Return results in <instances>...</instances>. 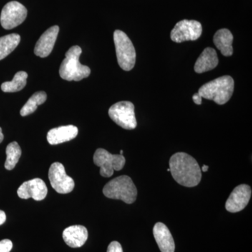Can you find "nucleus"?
<instances>
[{"label":"nucleus","mask_w":252,"mask_h":252,"mask_svg":"<svg viewBox=\"0 0 252 252\" xmlns=\"http://www.w3.org/2000/svg\"><path fill=\"white\" fill-rule=\"evenodd\" d=\"M28 74L21 71L15 74L11 81H6L1 86V89L5 93H15L22 90L27 84Z\"/></svg>","instance_id":"obj_20"},{"label":"nucleus","mask_w":252,"mask_h":252,"mask_svg":"<svg viewBox=\"0 0 252 252\" xmlns=\"http://www.w3.org/2000/svg\"><path fill=\"white\" fill-rule=\"evenodd\" d=\"M167 172H170V168H169V169H167Z\"/></svg>","instance_id":"obj_30"},{"label":"nucleus","mask_w":252,"mask_h":252,"mask_svg":"<svg viewBox=\"0 0 252 252\" xmlns=\"http://www.w3.org/2000/svg\"><path fill=\"white\" fill-rule=\"evenodd\" d=\"M169 165L172 177L180 185L196 187L201 181V169L196 160L189 154L184 152L174 154Z\"/></svg>","instance_id":"obj_1"},{"label":"nucleus","mask_w":252,"mask_h":252,"mask_svg":"<svg viewBox=\"0 0 252 252\" xmlns=\"http://www.w3.org/2000/svg\"><path fill=\"white\" fill-rule=\"evenodd\" d=\"M89 233L86 227L74 225L65 228L63 233V238L68 246L72 248L82 247L87 240Z\"/></svg>","instance_id":"obj_14"},{"label":"nucleus","mask_w":252,"mask_h":252,"mask_svg":"<svg viewBox=\"0 0 252 252\" xmlns=\"http://www.w3.org/2000/svg\"><path fill=\"white\" fill-rule=\"evenodd\" d=\"M3 140H4V135L2 133V130H1V127H0V143L2 142Z\"/></svg>","instance_id":"obj_27"},{"label":"nucleus","mask_w":252,"mask_h":252,"mask_svg":"<svg viewBox=\"0 0 252 252\" xmlns=\"http://www.w3.org/2000/svg\"><path fill=\"white\" fill-rule=\"evenodd\" d=\"M77 127L72 125L61 126L51 129L47 134V140L51 145L64 143L75 138L78 135Z\"/></svg>","instance_id":"obj_16"},{"label":"nucleus","mask_w":252,"mask_h":252,"mask_svg":"<svg viewBox=\"0 0 252 252\" xmlns=\"http://www.w3.org/2000/svg\"><path fill=\"white\" fill-rule=\"evenodd\" d=\"M20 41L21 36L16 33L0 37V61L13 52L19 44Z\"/></svg>","instance_id":"obj_19"},{"label":"nucleus","mask_w":252,"mask_h":252,"mask_svg":"<svg viewBox=\"0 0 252 252\" xmlns=\"http://www.w3.org/2000/svg\"><path fill=\"white\" fill-rule=\"evenodd\" d=\"M48 193V189L45 182L39 178L24 182L18 188V196L22 199L32 198L36 201H40L46 198Z\"/></svg>","instance_id":"obj_12"},{"label":"nucleus","mask_w":252,"mask_h":252,"mask_svg":"<svg viewBox=\"0 0 252 252\" xmlns=\"http://www.w3.org/2000/svg\"><path fill=\"white\" fill-rule=\"evenodd\" d=\"M59 32V26H54L43 33L34 47V52L36 56L46 58L51 54L54 49Z\"/></svg>","instance_id":"obj_13"},{"label":"nucleus","mask_w":252,"mask_h":252,"mask_svg":"<svg viewBox=\"0 0 252 252\" xmlns=\"http://www.w3.org/2000/svg\"><path fill=\"white\" fill-rule=\"evenodd\" d=\"M193 100L195 104H198V105H200V104H202V97L198 93V94H193Z\"/></svg>","instance_id":"obj_25"},{"label":"nucleus","mask_w":252,"mask_h":252,"mask_svg":"<svg viewBox=\"0 0 252 252\" xmlns=\"http://www.w3.org/2000/svg\"><path fill=\"white\" fill-rule=\"evenodd\" d=\"M123 153H124V152H123V151L122 150L121 151V152H120L121 155H123Z\"/></svg>","instance_id":"obj_29"},{"label":"nucleus","mask_w":252,"mask_h":252,"mask_svg":"<svg viewBox=\"0 0 252 252\" xmlns=\"http://www.w3.org/2000/svg\"><path fill=\"white\" fill-rule=\"evenodd\" d=\"M252 189L249 185H241L235 187L225 203L227 211L235 213L242 211L250 202Z\"/></svg>","instance_id":"obj_11"},{"label":"nucleus","mask_w":252,"mask_h":252,"mask_svg":"<svg viewBox=\"0 0 252 252\" xmlns=\"http://www.w3.org/2000/svg\"><path fill=\"white\" fill-rule=\"evenodd\" d=\"M47 99V94L44 91H39L32 94L28 102L24 104V106L21 109L20 114L22 117H26L32 114L36 110L37 107L41 104H44Z\"/></svg>","instance_id":"obj_21"},{"label":"nucleus","mask_w":252,"mask_h":252,"mask_svg":"<svg viewBox=\"0 0 252 252\" xmlns=\"http://www.w3.org/2000/svg\"><path fill=\"white\" fill-rule=\"evenodd\" d=\"M201 171H203L204 172H206L207 170H208L209 167L207 166V165H203V167H202Z\"/></svg>","instance_id":"obj_28"},{"label":"nucleus","mask_w":252,"mask_h":252,"mask_svg":"<svg viewBox=\"0 0 252 252\" xmlns=\"http://www.w3.org/2000/svg\"><path fill=\"white\" fill-rule=\"evenodd\" d=\"M49 179L53 189L59 193H70L74 188V181L67 175L62 163L54 162L51 165L49 171Z\"/></svg>","instance_id":"obj_10"},{"label":"nucleus","mask_w":252,"mask_h":252,"mask_svg":"<svg viewBox=\"0 0 252 252\" xmlns=\"http://www.w3.org/2000/svg\"><path fill=\"white\" fill-rule=\"evenodd\" d=\"M6 214L2 210H0V225H2L6 221Z\"/></svg>","instance_id":"obj_26"},{"label":"nucleus","mask_w":252,"mask_h":252,"mask_svg":"<svg viewBox=\"0 0 252 252\" xmlns=\"http://www.w3.org/2000/svg\"><path fill=\"white\" fill-rule=\"evenodd\" d=\"M234 91V80L230 76H223L204 84L199 89L202 98L213 100L217 104L228 102Z\"/></svg>","instance_id":"obj_2"},{"label":"nucleus","mask_w":252,"mask_h":252,"mask_svg":"<svg viewBox=\"0 0 252 252\" xmlns=\"http://www.w3.org/2000/svg\"><path fill=\"white\" fill-rule=\"evenodd\" d=\"M103 193L107 198L132 204L137 199V190L130 177L122 175L111 180L104 186Z\"/></svg>","instance_id":"obj_4"},{"label":"nucleus","mask_w":252,"mask_h":252,"mask_svg":"<svg viewBox=\"0 0 252 252\" xmlns=\"http://www.w3.org/2000/svg\"><path fill=\"white\" fill-rule=\"evenodd\" d=\"M13 248L12 242L8 239L0 241V252H10Z\"/></svg>","instance_id":"obj_23"},{"label":"nucleus","mask_w":252,"mask_h":252,"mask_svg":"<svg viewBox=\"0 0 252 252\" xmlns=\"http://www.w3.org/2000/svg\"><path fill=\"white\" fill-rule=\"evenodd\" d=\"M202 32L203 27L198 21L182 20L175 25L170 33V37L172 41L177 43L195 41L201 36Z\"/></svg>","instance_id":"obj_9"},{"label":"nucleus","mask_w":252,"mask_h":252,"mask_svg":"<svg viewBox=\"0 0 252 252\" xmlns=\"http://www.w3.org/2000/svg\"><path fill=\"white\" fill-rule=\"evenodd\" d=\"M107 252H124L121 244L117 241H113L109 244Z\"/></svg>","instance_id":"obj_24"},{"label":"nucleus","mask_w":252,"mask_h":252,"mask_svg":"<svg viewBox=\"0 0 252 252\" xmlns=\"http://www.w3.org/2000/svg\"><path fill=\"white\" fill-rule=\"evenodd\" d=\"M214 44L224 56H230L233 54V36L228 29H220L214 36Z\"/></svg>","instance_id":"obj_18"},{"label":"nucleus","mask_w":252,"mask_h":252,"mask_svg":"<svg viewBox=\"0 0 252 252\" xmlns=\"http://www.w3.org/2000/svg\"><path fill=\"white\" fill-rule=\"evenodd\" d=\"M94 165L100 167L99 173L103 177H112L114 170L119 171L126 164L125 157L123 155L112 154L104 149H98L94 152Z\"/></svg>","instance_id":"obj_6"},{"label":"nucleus","mask_w":252,"mask_h":252,"mask_svg":"<svg viewBox=\"0 0 252 252\" xmlns=\"http://www.w3.org/2000/svg\"><path fill=\"white\" fill-rule=\"evenodd\" d=\"M219 59L216 51L212 48L207 47L204 49L203 53L200 54L195 66L194 70L198 74L212 70L218 65Z\"/></svg>","instance_id":"obj_17"},{"label":"nucleus","mask_w":252,"mask_h":252,"mask_svg":"<svg viewBox=\"0 0 252 252\" xmlns=\"http://www.w3.org/2000/svg\"><path fill=\"white\" fill-rule=\"evenodd\" d=\"M114 41L118 63L124 70L130 71L135 67V49L126 33L119 30L114 32Z\"/></svg>","instance_id":"obj_5"},{"label":"nucleus","mask_w":252,"mask_h":252,"mask_svg":"<svg viewBox=\"0 0 252 252\" xmlns=\"http://www.w3.org/2000/svg\"><path fill=\"white\" fill-rule=\"evenodd\" d=\"M27 15L26 6L18 1H10L1 10L0 23L4 29L11 30L24 22Z\"/></svg>","instance_id":"obj_8"},{"label":"nucleus","mask_w":252,"mask_h":252,"mask_svg":"<svg viewBox=\"0 0 252 252\" xmlns=\"http://www.w3.org/2000/svg\"><path fill=\"white\" fill-rule=\"evenodd\" d=\"M109 116L113 122L126 130H133L137 127L135 106L128 101L113 104L109 109Z\"/></svg>","instance_id":"obj_7"},{"label":"nucleus","mask_w":252,"mask_h":252,"mask_svg":"<svg viewBox=\"0 0 252 252\" xmlns=\"http://www.w3.org/2000/svg\"><path fill=\"white\" fill-rule=\"evenodd\" d=\"M81 53L79 46H72L66 53L59 69L60 76L64 80L79 81L90 75V68L79 62Z\"/></svg>","instance_id":"obj_3"},{"label":"nucleus","mask_w":252,"mask_h":252,"mask_svg":"<svg viewBox=\"0 0 252 252\" xmlns=\"http://www.w3.org/2000/svg\"><path fill=\"white\" fill-rule=\"evenodd\" d=\"M153 233L154 238L161 252H175V241L166 225L160 222L156 223Z\"/></svg>","instance_id":"obj_15"},{"label":"nucleus","mask_w":252,"mask_h":252,"mask_svg":"<svg viewBox=\"0 0 252 252\" xmlns=\"http://www.w3.org/2000/svg\"><path fill=\"white\" fill-rule=\"evenodd\" d=\"M6 159L4 167L6 170H11L16 167L21 157L22 151L16 142H11L6 149Z\"/></svg>","instance_id":"obj_22"}]
</instances>
